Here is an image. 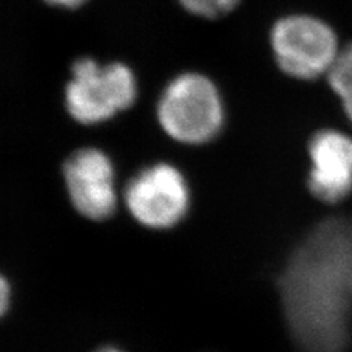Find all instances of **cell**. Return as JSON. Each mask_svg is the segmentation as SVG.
Segmentation results:
<instances>
[{
    "label": "cell",
    "mask_w": 352,
    "mask_h": 352,
    "mask_svg": "<svg viewBox=\"0 0 352 352\" xmlns=\"http://www.w3.org/2000/svg\"><path fill=\"white\" fill-rule=\"evenodd\" d=\"M279 291L301 352H344L352 323V220L317 225L286 263Z\"/></svg>",
    "instance_id": "6da1fadb"
},
{
    "label": "cell",
    "mask_w": 352,
    "mask_h": 352,
    "mask_svg": "<svg viewBox=\"0 0 352 352\" xmlns=\"http://www.w3.org/2000/svg\"><path fill=\"white\" fill-rule=\"evenodd\" d=\"M157 119L175 141L200 146L222 131L223 103L212 80L201 74L186 72L164 88L157 104Z\"/></svg>",
    "instance_id": "7a4b0ae2"
},
{
    "label": "cell",
    "mask_w": 352,
    "mask_h": 352,
    "mask_svg": "<svg viewBox=\"0 0 352 352\" xmlns=\"http://www.w3.org/2000/svg\"><path fill=\"white\" fill-rule=\"evenodd\" d=\"M137 98V80L126 65H100L90 58L76 60L66 85L69 115L82 125H96L129 109Z\"/></svg>",
    "instance_id": "3957f363"
},
{
    "label": "cell",
    "mask_w": 352,
    "mask_h": 352,
    "mask_svg": "<svg viewBox=\"0 0 352 352\" xmlns=\"http://www.w3.org/2000/svg\"><path fill=\"white\" fill-rule=\"evenodd\" d=\"M270 41L279 68L296 80L327 75L342 49L332 25L305 14L279 19L272 30Z\"/></svg>",
    "instance_id": "277c9868"
},
{
    "label": "cell",
    "mask_w": 352,
    "mask_h": 352,
    "mask_svg": "<svg viewBox=\"0 0 352 352\" xmlns=\"http://www.w3.org/2000/svg\"><path fill=\"white\" fill-rule=\"evenodd\" d=\"M128 212L150 229L178 225L190 207V190L184 175L172 164L159 163L140 170L124 192Z\"/></svg>",
    "instance_id": "5b68a950"
},
{
    "label": "cell",
    "mask_w": 352,
    "mask_h": 352,
    "mask_svg": "<svg viewBox=\"0 0 352 352\" xmlns=\"http://www.w3.org/2000/svg\"><path fill=\"white\" fill-rule=\"evenodd\" d=\"M63 178L75 210L90 220H104L116 210L113 164L100 150L75 151L63 164Z\"/></svg>",
    "instance_id": "8992f818"
},
{
    "label": "cell",
    "mask_w": 352,
    "mask_h": 352,
    "mask_svg": "<svg viewBox=\"0 0 352 352\" xmlns=\"http://www.w3.org/2000/svg\"><path fill=\"white\" fill-rule=\"evenodd\" d=\"M308 188L317 200L335 204L352 192V137L338 129L317 131L308 144Z\"/></svg>",
    "instance_id": "52a82bcc"
},
{
    "label": "cell",
    "mask_w": 352,
    "mask_h": 352,
    "mask_svg": "<svg viewBox=\"0 0 352 352\" xmlns=\"http://www.w3.org/2000/svg\"><path fill=\"white\" fill-rule=\"evenodd\" d=\"M327 80L339 98L352 91V43L340 49L332 69L327 74Z\"/></svg>",
    "instance_id": "ba28073f"
},
{
    "label": "cell",
    "mask_w": 352,
    "mask_h": 352,
    "mask_svg": "<svg viewBox=\"0 0 352 352\" xmlns=\"http://www.w3.org/2000/svg\"><path fill=\"white\" fill-rule=\"evenodd\" d=\"M181 5L188 12L204 16V18H219L230 12L239 0H179Z\"/></svg>",
    "instance_id": "9c48e42d"
},
{
    "label": "cell",
    "mask_w": 352,
    "mask_h": 352,
    "mask_svg": "<svg viewBox=\"0 0 352 352\" xmlns=\"http://www.w3.org/2000/svg\"><path fill=\"white\" fill-rule=\"evenodd\" d=\"M10 286H9V282L8 279H2V282H0V308H2V313L5 314L6 310L9 308V304H10Z\"/></svg>",
    "instance_id": "30bf717a"
},
{
    "label": "cell",
    "mask_w": 352,
    "mask_h": 352,
    "mask_svg": "<svg viewBox=\"0 0 352 352\" xmlns=\"http://www.w3.org/2000/svg\"><path fill=\"white\" fill-rule=\"evenodd\" d=\"M44 2H47L50 5H54V6H60V8H68V9H72V8H78L81 6L82 3H85L87 0H44Z\"/></svg>",
    "instance_id": "8fae6325"
},
{
    "label": "cell",
    "mask_w": 352,
    "mask_h": 352,
    "mask_svg": "<svg viewBox=\"0 0 352 352\" xmlns=\"http://www.w3.org/2000/svg\"><path fill=\"white\" fill-rule=\"evenodd\" d=\"M340 103H342L344 113L346 115L349 122L352 124V91L344 97H340Z\"/></svg>",
    "instance_id": "7c38bea8"
},
{
    "label": "cell",
    "mask_w": 352,
    "mask_h": 352,
    "mask_svg": "<svg viewBox=\"0 0 352 352\" xmlns=\"http://www.w3.org/2000/svg\"><path fill=\"white\" fill-rule=\"evenodd\" d=\"M96 352H124V351H120V349L113 348V346H103L100 349H97Z\"/></svg>",
    "instance_id": "4fadbf2b"
}]
</instances>
